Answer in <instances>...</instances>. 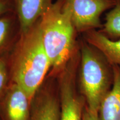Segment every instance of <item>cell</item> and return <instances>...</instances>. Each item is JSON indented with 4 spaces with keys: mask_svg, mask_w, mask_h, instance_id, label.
Instances as JSON below:
<instances>
[{
    "mask_svg": "<svg viewBox=\"0 0 120 120\" xmlns=\"http://www.w3.org/2000/svg\"><path fill=\"white\" fill-rule=\"evenodd\" d=\"M58 98L50 87L41 86L31 101L29 120H60Z\"/></svg>",
    "mask_w": 120,
    "mask_h": 120,
    "instance_id": "cell-7",
    "label": "cell"
},
{
    "mask_svg": "<svg viewBox=\"0 0 120 120\" xmlns=\"http://www.w3.org/2000/svg\"><path fill=\"white\" fill-rule=\"evenodd\" d=\"M42 40L51 64L50 75L57 76L79 48V39L66 0H57L39 19Z\"/></svg>",
    "mask_w": 120,
    "mask_h": 120,
    "instance_id": "cell-2",
    "label": "cell"
},
{
    "mask_svg": "<svg viewBox=\"0 0 120 120\" xmlns=\"http://www.w3.org/2000/svg\"><path fill=\"white\" fill-rule=\"evenodd\" d=\"M113 67V83L100 105L98 120H120V66Z\"/></svg>",
    "mask_w": 120,
    "mask_h": 120,
    "instance_id": "cell-10",
    "label": "cell"
},
{
    "mask_svg": "<svg viewBox=\"0 0 120 120\" xmlns=\"http://www.w3.org/2000/svg\"><path fill=\"white\" fill-rule=\"evenodd\" d=\"M82 120H98V114L91 112L85 106Z\"/></svg>",
    "mask_w": 120,
    "mask_h": 120,
    "instance_id": "cell-15",
    "label": "cell"
},
{
    "mask_svg": "<svg viewBox=\"0 0 120 120\" xmlns=\"http://www.w3.org/2000/svg\"><path fill=\"white\" fill-rule=\"evenodd\" d=\"M98 30L111 40L120 39V0H115V5L106 13Z\"/></svg>",
    "mask_w": 120,
    "mask_h": 120,
    "instance_id": "cell-12",
    "label": "cell"
},
{
    "mask_svg": "<svg viewBox=\"0 0 120 120\" xmlns=\"http://www.w3.org/2000/svg\"><path fill=\"white\" fill-rule=\"evenodd\" d=\"M13 1L15 12L21 26L22 33L27 31L54 2L53 0H13Z\"/></svg>",
    "mask_w": 120,
    "mask_h": 120,
    "instance_id": "cell-8",
    "label": "cell"
},
{
    "mask_svg": "<svg viewBox=\"0 0 120 120\" xmlns=\"http://www.w3.org/2000/svg\"><path fill=\"white\" fill-rule=\"evenodd\" d=\"M72 20L79 34L100 30L101 17L114 6L115 0H66Z\"/></svg>",
    "mask_w": 120,
    "mask_h": 120,
    "instance_id": "cell-5",
    "label": "cell"
},
{
    "mask_svg": "<svg viewBox=\"0 0 120 120\" xmlns=\"http://www.w3.org/2000/svg\"><path fill=\"white\" fill-rule=\"evenodd\" d=\"M32 100L23 88L12 82L0 99L3 120H29Z\"/></svg>",
    "mask_w": 120,
    "mask_h": 120,
    "instance_id": "cell-6",
    "label": "cell"
},
{
    "mask_svg": "<svg viewBox=\"0 0 120 120\" xmlns=\"http://www.w3.org/2000/svg\"><path fill=\"white\" fill-rule=\"evenodd\" d=\"M80 60L79 49L65 67L58 73L59 83L60 120H82L86 102L77 85Z\"/></svg>",
    "mask_w": 120,
    "mask_h": 120,
    "instance_id": "cell-4",
    "label": "cell"
},
{
    "mask_svg": "<svg viewBox=\"0 0 120 120\" xmlns=\"http://www.w3.org/2000/svg\"><path fill=\"white\" fill-rule=\"evenodd\" d=\"M10 80L23 88L32 100L51 68L39 19L27 31L22 33L10 53Z\"/></svg>",
    "mask_w": 120,
    "mask_h": 120,
    "instance_id": "cell-1",
    "label": "cell"
},
{
    "mask_svg": "<svg viewBox=\"0 0 120 120\" xmlns=\"http://www.w3.org/2000/svg\"><path fill=\"white\" fill-rule=\"evenodd\" d=\"M10 53L0 57V99L9 86L8 84L10 79Z\"/></svg>",
    "mask_w": 120,
    "mask_h": 120,
    "instance_id": "cell-13",
    "label": "cell"
},
{
    "mask_svg": "<svg viewBox=\"0 0 120 120\" xmlns=\"http://www.w3.org/2000/svg\"><path fill=\"white\" fill-rule=\"evenodd\" d=\"M82 35L85 41L98 49L112 65L120 66V39L111 40L98 30L88 31Z\"/></svg>",
    "mask_w": 120,
    "mask_h": 120,
    "instance_id": "cell-11",
    "label": "cell"
},
{
    "mask_svg": "<svg viewBox=\"0 0 120 120\" xmlns=\"http://www.w3.org/2000/svg\"><path fill=\"white\" fill-rule=\"evenodd\" d=\"M77 85L88 110L98 114L101 102L114 81L113 65L98 49L79 39Z\"/></svg>",
    "mask_w": 120,
    "mask_h": 120,
    "instance_id": "cell-3",
    "label": "cell"
},
{
    "mask_svg": "<svg viewBox=\"0 0 120 120\" xmlns=\"http://www.w3.org/2000/svg\"><path fill=\"white\" fill-rule=\"evenodd\" d=\"M21 34V26L15 12L0 16V57L11 52Z\"/></svg>",
    "mask_w": 120,
    "mask_h": 120,
    "instance_id": "cell-9",
    "label": "cell"
},
{
    "mask_svg": "<svg viewBox=\"0 0 120 120\" xmlns=\"http://www.w3.org/2000/svg\"><path fill=\"white\" fill-rule=\"evenodd\" d=\"M10 12H15L13 0H0V16Z\"/></svg>",
    "mask_w": 120,
    "mask_h": 120,
    "instance_id": "cell-14",
    "label": "cell"
}]
</instances>
